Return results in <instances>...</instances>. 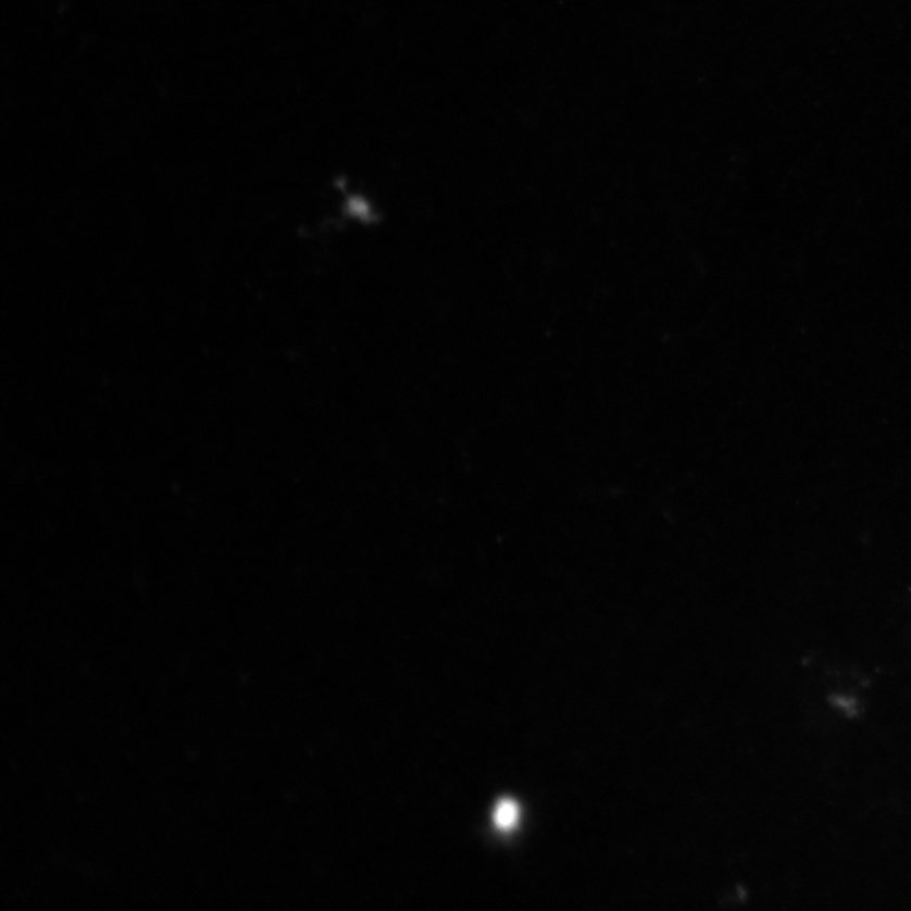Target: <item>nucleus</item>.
Listing matches in <instances>:
<instances>
[{"label":"nucleus","instance_id":"obj_1","mask_svg":"<svg viewBox=\"0 0 911 911\" xmlns=\"http://www.w3.org/2000/svg\"><path fill=\"white\" fill-rule=\"evenodd\" d=\"M519 806L514 801L504 800L498 806L494 821H496L498 828L508 831L512 829L516 822H519Z\"/></svg>","mask_w":911,"mask_h":911}]
</instances>
